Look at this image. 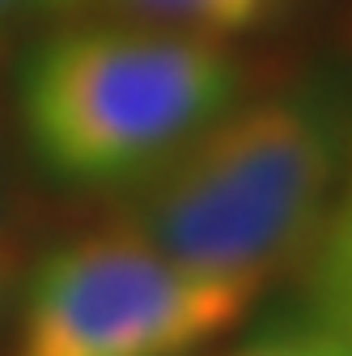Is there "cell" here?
Returning a JSON list of instances; mask_svg holds the SVG:
<instances>
[{"label":"cell","mask_w":352,"mask_h":356,"mask_svg":"<svg viewBox=\"0 0 352 356\" xmlns=\"http://www.w3.org/2000/svg\"><path fill=\"white\" fill-rule=\"evenodd\" d=\"M352 127L327 94L242 98L123 187V225L200 276L268 289L314 250Z\"/></svg>","instance_id":"1"},{"label":"cell","mask_w":352,"mask_h":356,"mask_svg":"<svg viewBox=\"0 0 352 356\" xmlns=\"http://www.w3.org/2000/svg\"><path fill=\"white\" fill-rule=\"evenodd\" d=\"M242 98L234 42L115 17L47 34L17 72L26 145L72 187L141 183Z\"/></svg>","instance_id":"2"},{"label":"cell","mask_w":352,"mask_h":356,"mask_svg":"<svg viewBox=\"0 0 352 356\" xmlns=\"http://www.w3.org/2000/svg\"><path fill=\"white\" fill-rule=\"evenodd\" d=\"M259 297L200 276L115 220L34 267L13 356H187L225 335Z\"/></svg>","instance_id":"3"},{"label":"cell","mask_w":352,"mask_h":356,"mask_svg":"<svg viewBox=\"0 0 352 356\" xmlns=\"http://www.w3.org/2000/svg\"><path fill=\"white\" fill-rule=\"evenodd\" d=\"M301 5L305 0H60V9H98L115 22L166 26L225 42L285 26L293 13H301Z\"/></svg>","instance_id":"4"},{"label":"cell","mask_w":352,"mask_h":356,"mask_svg":"<svg viewBox=\"0 0 352 356\" xmlns=\"http://www.w3.org/2000/svg\"><path fill=\"white\" fill-rule=\"evenodd\" d=\"M305 263H310L314 331L352 343V195H344V204L331 212Z\"/></svg>","instance_id":"5"},{"label":"cell","mask_w":352,"mask_h":356,"mask_svg":"<svg viewBox=\"0 0 352 356\" xmlns=\"http://www.w3.org/2000/svg\"><path fill=\"white\" fill-rule=\"evenodd\" d=\"M234 356H314V343H310V331H289V335L255 339V343L238 348Z\"/></svg>","instance_id":"6"},{"label":"cell","mask_w":352,"mask_h":356,"mask_svg":"<svg viewBox=\"0 0 352 356\" xmlns=\"http://www.w3.org/2000/svg\"><path fill=\"white\" fill-rule=\"evenodd\" d=\"M13 276H17V246H13V238L5 229H0V314H5V305H9Z\"/></svg>","instance_id":"7"},{"label":"cell","mask_w":352,"mask_h":356,"mask_svg":"<svg viewBox=\"0 0 352 356\" xmlns=\"http://www.w3.org/2000/svg\"><path fill=\"white\" fill-rule=\"evenodd\" d=\"M38 9H60V0H0V26H9L26 13H38Z\"/></svg>","instance_id":"8"},{"label":"cell","mask_w":352,"mask_h":356,"mask_svg":"<svg viewBox=\"0 0 352 356\" xmlns=\"http://www.w3.org/2000/svg\"><path fill=\"white\" fill-rule=\"evenodd\" d=\"M310 343H314V356H352V343L331 339V335H323V331H314V327H310Z\"/></svg>","instance_id":"9"},{"label":"cell","mask_w":352,"mask_h":356,"mask_svg":"<svg viewBox=\"0 0 352 356\" xmlns=\"http://www.w3.org/2000/svg\"><path fill=\"white\" fill-rule=\"evenodd\" d=\"M344 195H352V140H348V187H344Z\"/></svg>","instance_id":"10"}]
</instances>
